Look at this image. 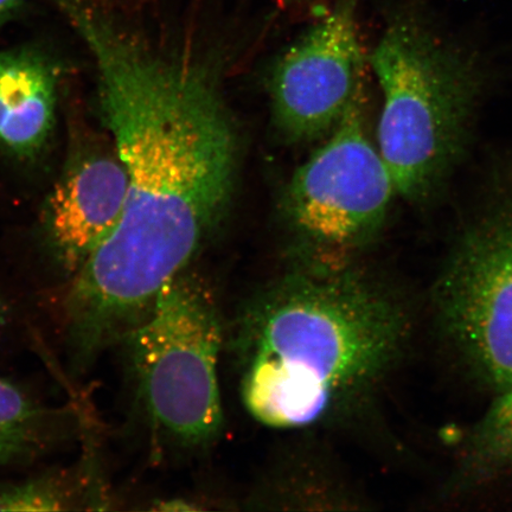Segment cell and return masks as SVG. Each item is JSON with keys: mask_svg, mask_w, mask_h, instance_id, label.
Wrapping results in <instances>:
<instances>
[{"mask_svg": "<svg viewBox=\"0 0 512 512\" xmlns=\"http://www.w3.org/2000/svg\"><path fill=\"white\" fill-rule=\"evenodd\" d=\"M137 398L160 450L181 456L216 443L224 330L209 286L188 271L158 294L124 338Z\"/></svg>", "mask_w": 512, "mask_h": 512, "instance_id": "obj_4", "label": "cell"}, {"mask_svg": "<svg viewBox=\"0 0 512 512\" xmlns=\"http://www.w3.org/2000/svg\"><path fill=\"white\" fill-rule=\"evenodd\" d=\"M6 313H8V311H6V307L3 303V300L2 298H0V326H2L5 322Z\"/></svg>", "mask_w": 512, "mask_h": 512, "instance_id": "obj_16", "label": "cell"}, {"mask_svg": "<svg viewBox=\"0 0 512 512\" xmlns=\"http://www.w3.org/2000/svg\"><path fill=\"white\" fill-rule=\"evenodd\" d=\"M113 2L128 4V5H142L151 2V0H113ZM330 0H278L281 8L299 10L305 8H311L313 10L323 9L325 5H328Z\"/></svg>", "mask_w": 512, "mask_h": 512, "instance_id": "obj_14", "label": "cell"}, {"mask_svg": "<svg viewBox=\"0 0 512 512\" xmlns=\"http://www.w3.org/2000/svg\"><path fill=\"white\" fill-rule=\"evenodd\" d=\"M362 110L363 92L288 187V215L304 242L300 255L349 258L386 221L394 183L369 142Z\"/></svg>", "mask_w": 512, "mask_h": 512, "instance_id": "obj_5", "label": "cell"}, {"mask_svg": "<svg viewBox=\"0 0 512 512\" xmlns=\"http://www.w3.org/2000/svg\"><path fill=\"white\" fill-rule=\"evenodd\" d=\"M93 56L100 110L127 198L64 300L70 350L85 360L123 341L187 271L232 197L239 139L197 37L152 40L104 0H51Z\"/></svg>", "mask_w": 512, "mask_h": 512, "instance_id": "obj_1", "label": "cell"}, {"mask_svg": "<svg viewBox=\"0 0 512 512\" xmlns=\"http://www.w3.org/2000/svg\"><path fill=\"white\" fill-rule=\"evenodd\" d=\"M57 412L38 406L0 377V465L27 462L57 438Z\"/></svg>", "mask_w": 512, "mask_h": 512, "instance_id": "obj_12", "label": "cell"}, {"mask_svg": "<svg viewBox=\"0 0 512 512\" xmlns=\"http://www.w3.org/2000/svg\"><path fill=\"white\" fill-rule=\"evenodd\" d=\"M431 0H395L370 56L383 94L380 153L396 194L426 203L462 159L486 76L435 21Z\"/></svg>", "mask_w": 512, "mask_h": 512, "instance_id": "obj_3", "label": "cell"}, {"mask_svg": "<svg viewBox=\"0 0 512 512\" xmlns=\"http://www.w3.org/2000/svg\"><path fill=\"white\" fill-rule=\"evenodd\" d=\"M408 334L406 306L387 285L349 258L299 255L233 325L243 406L274 430L335 425L399 360Z\"/></svg>", "mask_w": 512, "mask_h": 512, "instance_id": "obj_2", "label": "cell"}, {"mask_svg": "<svg viewBox=\"0 0 512 512\" xmlns=\"http://www.w3.org/2000/svg\"><path fill=\"white\" fill-rule=\"evenodd\" d=\"M441 330L466 366L501 393L512 386V202L467 228L434 286Z\"/></svg>", "mask_w": 512, "mask_h": 512, "instance_id": "obj_6", "label": "cell"}, {"mask_svg": "<svg viewBox=\"0 0 512 512\" xmlns=\"http://www.w3.org/2000/svg\"><path fill=\"white\" fill-rule=\"evenodd\" d=\"M76 485L66 475L22 484L0 485V511H57L79 502Z\"/></svg>", "mask_w": 512, "mask_h": 512, "instance_id": "obj_13", "label": "cell"}, {"mask_svg": "<svg viewBox=\"0 0 512 512\" xmlns=\"http://www.w3.org/2000/svg\"><path fill=\"white\" fill-rule=\"evenodd\" d=\"M320 456L304 448L284 453L265 473L252 502L265 509H332L334 503H343L332 466Z\"/></svg>", "mask_w": 512, "mask_h": 512, "instance_id": "obj_10", "label": "cell"}, {"mask_svg": "<svg viewBox=\"0 0 512 512\" xmlns=\"http://www.w3.org/2000/svg\"><path fill=\"white\" fill-rule=\"evenodd\" d=\"M459 467L466 484L512 479V386L497 394L467 435Z\"/></svg>", "mask_w": 512, "mask_h": 512, "instance_id": "obj_11", "label": "cell"}, {"mask_svg": "<svg viewBox=\"0 0 512 512\" xmlns=\"http://www.w3.org/2000/svg\"><path fill=\"white\" fill-rule=\"evenodd\" d=\"M127 188L115 147L82 153L64 172L50 196L48 229L57 260L68 272L75 274L117 228Z\"/></svg>", "mask_w": 512, "mask_h": 512, "instance_id": "obj_8", "label": "cell"}, {"mask_svg": "<svg viewBox=\"0 0 512 512\" xmlns=\"http://www.w3.org/2000/svg\"><path fill=\"white\" fill-rule=\"evenodd\" d=\"M360 5L361 0H330L275 66V124L293 142H310L334 131L363 92Z\"/></svg>", "mask_w": 512, "mask_h": 512, "instance_id": "obj_7", "label": "cell"}, {"mask_svg": "<svg viewBox=\"0 0 512 512\" xmlns=\"http://www.w3.org/2000/svg\"><path fill=\"white\" fill-rule=\"evenodd\" d=\"M25 0H0V27L21 15Z\"/></svg>", "mask_w": 512, "mask_h": 512, "instance_id": "obj_15", "label": "cell"}, {"mask_svg": "<svg viewBox=\"0 0 512 512\" xmlns=\"http://www.w3.org/2000/svg\"><path fill=\"white\" fill-rule=\"evenodd\" d=\"M32 48L0 51V146L29 156L54 126L56 73Z\"/></svg>", "mask_w": 512, "mask_h": 512, "instance_id": "obj_9", "label": "cell"}]
</instances>
